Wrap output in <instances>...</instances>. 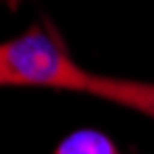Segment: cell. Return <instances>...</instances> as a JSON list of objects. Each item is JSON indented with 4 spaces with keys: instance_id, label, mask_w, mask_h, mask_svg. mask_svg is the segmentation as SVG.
I'll list each match as a JSON object with an SVG mask.
<instances>
[{
    "instance_id": "6da1fadb",
    "label": "cell",
    "mask_w": 154,
    "mask_h": 154,
    "mask_svg": "<svg viewBox=\"0 0 154 154\" xmlns=\"http://www.w3.org/2000/svg\"><path fill=\"white\" fill-rule=\"evenodd\" d=\"M90 70L76 65L62 45L42 28H28L0 42V87H45L81 93Z\"/></svg>"
},
{
    "instance_id": "7a4b0ae2",
    "label": "cell",
    "mask_w": 154,
    "mask_h": 154,
    "mask_svg": "<svg viewBox=\"0 0 154 154\" xmlns=\"http://www.w3.org/2000/svg\"><path fill=\"white\" fill-rule=\"evenodd\" d=\"M81 93L104 98V101H109V104H118V106H126V109H134L140 115L154 118V81L90 73Z\"/></svg>"
},
{
    "instance_id": "3957f363",
    "label": "cell",
    "mask_w": 154,
    "mask_h": 154,
    "mask_svg": "<svg viewBox=\"0 0 154 154\" xmlns=\"http://www.w3.org/2000/svg\"><path fill=\"white\" fill-rule=\"evenodd\" d=\"M53 154H118V149L101 132H76L62 140Z\"/></svg>"
},
{
    "instance_id": "277c9868",
    "label": "cell",
    "mask_w": 154,
    "mask_h": 154,
    "mask_svg": "<svg viewBox=\"0 0 154 154\" xmlns=\"http://www.w3.org/2000/svg\"><path fill=\"white\" fill-rule=\"evenodd\" d=\"M3 3H8V6H14V3H17V0H3Z\"/></svg>"
}]
</instances>
